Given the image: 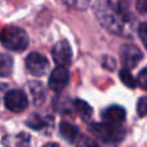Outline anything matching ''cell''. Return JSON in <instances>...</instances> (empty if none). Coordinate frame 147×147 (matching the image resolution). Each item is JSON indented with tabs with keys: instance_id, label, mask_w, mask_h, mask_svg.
Instances as JSON below:
<instances>
[{
	"instance_id": "277c9868",
	"label": "cell",
	"mask_w": 147,
	"mask_h": 147,
	"mask_svg": "<svg viewBox=\"0 0 147 147\" xmlns=\"http://www.w3.org/2000/svg\"><path fill=\"white\" fill-rule=\"evenodd\" d=\"M4 103L9 111L12 112H22L26 110L28 105L27 96L20 89L9 90L4 97Z\"/></svg>"
},
{
	"instance_id": "7402d4cb",
	"label": "cell",
	"mask_w": 147,
	"mask_h": 147,
	"mask_svg": "<svg viewBox=\"0 0 147 147\" xmlns=\"http://www.w3.org/2000/svg\"><path fill=\"white\" fill-rule=\"evenodd\" d=\"M136 8L141 13H147V0H138L136 3Z\"/></svg>"
},
{
	"instance_id": "6da1fadb",
	"label": "cell",
	"mask_w": 147,
	"mask_h": 147,
	"mask_svg": "<svg viewBox=\"0 0 147 147\" xmlns=\"http://www.w3.org/2000/svg\"><path fill=\"white\" fill-rule=\"evenodd\" d=\"M94 14L99 23L111 34L120 36L129 35L128 30L132 23V14L121 1H97L94 3Z\"/></svg>"
},
{
	"instance_id": "d6986e66",
	"label": "cell",
	"mask_w": 147,
	"mask_h": 147,
	"mask_svg": "<svg viewBox=\"0 0 147 147\" xmlns=\"http://www.w3.org/2000/svg\"><path fill=\"white\" fill-rule=\"evenodd\" d=\"M137 85L141 86L143 90H147V69H143L142 71L138 74Z\"/></svg>"
},
{
	"instance_id": "9a60e30c",
	"label": "cell",
	"mask_w": 147,
	"mask_h": 147,
	"mask_svg": "<svg viewBox=\"0 0 147 147\" xmlns=\"http://www.w3.org/2000/svg\"><path fill=\"white\" fill-rule=\"evenodd\" d=\"M49 121H51V119L41 117V116H39V115H32V116L27 120V125L30 128H32V129L40 130V129H43L44 127L49 125Z\"/></svg>"
},
{
	"instance_id": "52a82bcc",
	"label": "cell",
	"mask_w": 147,
	"mask_h": 147,
	"mask_svg": "<svg viewBox=\"0 0 147 147\" xmlns=\"http://www.w3.org/2000/svg\"><path fill=\"white\" fill-rule=\"evenodd\" d=\"M52 57H53L54 62H56L59 67H67L71 63V59H72V51H71L70 44L67 43L66 40L58 41V43L53 47Z\"/></svg>"
},
{
	"instance_id": "7c38bea8",
	"label": "cell",
	"mask_w": 147,
	"mask_h": 147,
	"mask_svg": "<svg viewBox=\"0 0 147 147\" xmlns=\"http://www.w3.org/2000/svg\"><path fill=\"white\" fill-rule=\"evenodd\" d=\"M13 58L5 53H0V78H5L12 74Z\"/></svg>"
},
{
	"instance_id": "3957f363",
	"label": "cell",
	"mask_w": 147,
	"mask_h": 147,
	"mask_svg": "<svg viewBox=\"0 0 147 147\" xmlns=\"http://www.w3.org/2000/svg\"><path fill=\"white\" fill-rule=\"evenodd\" d=\"M89 132L94 134L97 138H99L103 142L114 143L119 142L124 138L125 130L121 125H112L107 123H96L89 125Z\"/></svg>"
},
{
	"instance_id": "8992f818",
	"label": "cell",
	"mask_w": 147,
	"mask_h": 147,
	"mask_svg": "<svg viewBox=\"0 0 147 147\" xmlns=\"http://www.w3.org/2000/svg\"><path fill=\"white\" fill-rule=\"evenodd\" d=\"M120 58L125 69L129 70L140 63V61L143 58V54L140 51V48L136 47L134 44H124L120 48Z\"/></svg>"
},
{
	"instance_id": "4fadbf2b",
	"label": "cell",
	"mask_w": 147,
	"mask_h": 147,
	"mask_svg": "<svg viewBox=\"0 0 147 147\" xmlns=\"http://www.w3.org/2000/svg\"><path fill=\"white\" fill-rule=\"evenodd\" d=\"M28 88H30L31 92V96H32V99L36 105H40L41 102L44 101V88L39 81H32L31 84H28Z\"/></svg>"
},
{
	"instance_id": "5bb4252c",
	"label": "cell",
	"mask_w": 147,
	"mask_h": 147,
	"mask_svg": "<svg viewBox=\"0 0 147 147\" xmlns=\"http://www.w3.org/2000/svg\"><path fill=\"white\" fill-rule=\"evenodd\" d=\"M74 107H75V111L78 112L81 119L88 120L92 116V107L83 99H76L74 102Z\"/></svg>"
},
{
	"instance_id": "44dd1931",
	"label": "cell",
	"mask_w": 147,
	"mask_h": 147,
	"mask_svg": "<svg viewBox=\"0 0 147 147\" xmlns=\"http://www.w3.org/2000/svg\"><path fill=\"white\" fill-rule=\"evenodd\" d=\"M115 66H116V63H115V61L111 57L107 56L103 58V67H106V69H109V70H114Z\"/></svg>"
},
{
	"instance_id": "ba28073f",
	"label": "cell",
	"mask_w": 147,
	"mask_h": 147,
	"mask_svg": "<svg viewBox=\"0 0 147 147\" xmlns=\"http://www.w3.org/2000/svg\"><path fill=\"white\" fill-rule=\"evenodd\" d=\"M69 80H70V74L67 67L57 66L52 71L51 76H49V88L53 92H56V93H59L67 86Z\"/></svg>"
},
{
	"instance_id": "ac0fdd59",
	"label": "cell",
	"mask_w": 147,
	"mask_h": 147,
	"mask_svg": "<svg viewBox=\"0 0 147 147\" xmlns=\"http://www.w3.org/2000/svg\"><path fill=\"white\" fill-rule=\"evenodd\" d=\"M76 147H98V145L89 137H80L76 142Z\"/></svg>"
},
{
	"instance_id": "5b68a950",
	"label": "cell",
	"mask_w": 147,
	"mask_h": 147,
	"mask_svg": "<svg viewBox=\"0 0 147 147\" xmlns=\"http://www.w3.org/2000/svg\"><path fill=\"white\" fill-rule=\"evenodd\" d=\"M26 69L34 76H43L48 71L49 62L43 54L32 52L26 57Z\"/></svg>"
},
{
	"instance_id": "603a6c76",
	"label": "cell",
	"mask_w": 147,
	"mask_h": 147,
	"mask_svg": "<svg viewBox=\"0 0 147 147\" xmlns=\"http://www.w3.org/2000/svg\"><path fill=\"white\" fill-rule=\"evenodd\" d=\"M44 147H59L57 143H48L47 146H44Z\"/></svg>"
},
{
	"instance_id": "e0dca14e",
	"label": "cell",
	"mask_w": 147,
	"mask_h": 147,
	"mask_svg": "<svg viewBox=\"0 0 147 147\" xmlns=\"http://www.w3.org/2000/svg\"><path fill=\"white\" fill-rule=\"evenodd\" d=\"M137 112L141 117L146 116L147 115V97H142L138 99L137 103Z\"/></svg>"
},
{
	"instance_id": "7a4b0ae2",
	"label": "cell",
	"mask_w": 147,
	"mask_h": 147,
	"mask_svg": "<svg viewBox=\"0 0 147 147\" xmlns=\"http://www.w3.org/2000/svg\"><path fill=\"white\" fill-rule=\"evenodd\" d=\"M0 43L9 51L22 52L28 45V36L25 30L17 26H7L0 32Z\"/></svg>"
},
{
	"instance_id": "9c48e42d",
	"label": "cell",
	"mask_w": 147,
	"mask_h": 147,
	"mask_svg": "<svg viewBox=\"0 0 147 147\" xmlns=\"http://www.w3.org/2000/svg\"><path fill=\"white\" fill-rule=\"evenodd\" d=\"M102 119L105 120V123L112 125H121V123L125 120V110L121 106H114L107 107L106 110H103L102 112Z\"/></svg>"
},
{
	"instance_id": "ffe728a7",
	"label": "cell",
	"mask_w": 147,
	"mask_h": 147,
	"mask_svg": "<svg viewBox=\"0 0 147 147\" xmlns=\"http://www.w3.org/2000/svg\"><path fill=\"white\" fill-rule=\"evenodd\" d=\"M138 35H140L141 41L143 43L145 48L147 49V22H143L138 27Z\"/></svg>"
},
{
	"instance_id": "2e32d148",
	"label": "cell",
	"mask_w": 147,
	"mask_h": 147,
	"mask_svg": "<svg viewBox=\"0 0 147 147\" xmlns=\"http://www.w3.org/2000/svg\"><path fill=\"white\" fill-rule=\"evenodd\" d=\"M119 76H120V80L124 83V85H127L128 88H136L137 85V81L136 79L132 76V74L128 69H121L119 72Z\"/></svg>"
},
{
	"instance_id": "8fae6325",
	"label": "cell",
	"mask_w": 147,
	"mask_h": 147,
	"mask_svg": "<svg viewBox=\"0 0 147 147\" xmlns=\"http://www.w3.org/2000/svg\"><path fill=\"white\" fill-rule=\"evenodd\" d=\"M59 132H61L62 137L66 141H69V142H74V141L78 138V134H79L78 128H76L75 125L70 124V123H66V121L61 123V125H59Z\"/></svg>"
},
{
	"instance_id": "30bf717a",
	"label": "cell",
	"mask_w": 147,
	"mask_h": 147,
	"mask_svg": "<svg viewBox=\"0 0 147 147\" xmlns=\"http://www.w3.org/2000/svg\"><path fill=\"white\" fill-rule=\"evenodd\" d=\"M31 138L27 133H18V134H9L3 138L4 147H31Z\"/></svg>"
}]
</instances>
